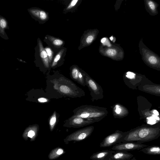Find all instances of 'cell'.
Returning a JSON list of instances; mask_svg holds the SVG:
<instances>
[{
  "instance_id": "cell-27",
  "label": "cell",
  "mask_w": 160,
  "mask_h": 160,
  "mask_svg": "<svg viewBox=\"0 0 160 160\" xmlns=\"http://www.w3.org/2000/svg\"><path fill=\"white\" fill-rule=\"evenodd\" d=\"M34 135V132L33 131L31 130L28 132V137L32 138Z\"/></svg>"
},
{
  "instance_id": "cell-24",
  "label": "cell",
  "mask_w": 160,
  "mask_h": 160,
  "mask_svg": "<svg viewBox=\"0 0 160 160\" xmlns=\"http://www.w3.org/2000/svg\"><path fill=\"white\" fill-rule=\"evenodd\" d=\"M78 1V0H73L71 1L67 8V9H69L74 7L77 3Z\"/></svg>"
},
{
  "instance_id": "cell-31",
  "label": "cell",
  "mask_w": 160,
  "mask_h": 160,
  "mask_svg": "<svg viewBox=\"0 0 160 160\" xmlns=\"http://www.w3.org/2000/svg\"><path fill=\"white\" fill-rule=\"evenodd\" d=\"M153 113L154 115L158 116L159 115V113L156 110H154L153 111Z\"/></svg>"
},
{
  "instance_id": "cell-32",
  "label": "cell",
  "mask_w": 160,
  "mask_h": 160,
  "mask_svg": "<svg viewBox=\"0 0 160 160\" xmlns=\"http://www.w3.org/2000/svg\"><path fill=\"white\" fill-rule=\"evenodd\" d=\"M138 160L135 157H133L131 160Z\"/></svg>"
},
{
  "instance_id": "cell-22",
  "label": "cell",
  "mask_w": 160,
  "mask_h": 160,
  "mask_svg": "<svg viewBox=\"0 0 160 160\" xmlns=\"http://www.w3.org/2000/svg\"><path fill=\"white\" fill-rule=\"evenodd\" d=\"M101 42L103 45L107 46L108 47H111L112 44L108 38H102L101 40Z\"/></svg>"
},
{
  "instance_id": "cell-14",
  "label": "cell",
  "mask_w": 160,
  "mask_h": 160,
  "mask_svg": "<svg viewBox=\"0 0 160 160\" xmlns=\"http://www.w3.org/2000/svg\"><path fill=\"white\" fill-rule=\"evenodd\" d=\"M38 43L40 56L45 66L48 67H49V62L47 54L43 48L42 42L39 39L38 40Z\"/></svg>"
},
{
  "instance_id": "cell-29",
  "label": "cell",
  "mask_w": 160,
  "mask_h": 160,
  "mask_svg": "<svg viewBox=\"0 0 160 160\" xmlns=\"http://www.w3.org/2000/svg\"><path fill=\"white\" fill-rule=\"evenodd\" d=\"M63 152V150L62 149H59L57 152V153L58 155H60Z\"/></svg>"
},
{
  "instance_id": "cell-10",
  "label": "cell",
  "mask_w": 160,
  "mask_h": 160,
  "mask_svg": "<svg viewBox=\"0 0 160 160\" xmlns=\"http://www.w3.org/2000/svg\"><path fill=\"white\" fill-rule=\"evenodd\" d=\"M111 108H112V115L115 118H122L128 114L127 109L120 103H116L111 106Z\"/></svg>"
},
{
  "instance_id": "cell-21",
  "label": "cell",
  "mask_w": 160,
  "mask_h": 160,
  "mask_svg": "<svg viewBox=\"0 0 160 160\" xmlns=\"http://www.w3.org/2000/svg\"><path fill=\"white\" fill-rule=\"evenodd\" d=\"M0 26L1 29L3 30L7 26V22L3 18H1L0 20Z\"/></svg>"
},
{
  "instance_id": "cell-1",
  "label": "cell",
  "mask_w": 160,
  "mask_h": 160,
  "mask_svg": "<svg viewBox=\"0 0 160 160\" xmlns=\"http://www.w3.org/2000/svg\"><path fill=\"white\" fill-rule=\"evenodd\" d=\"M160 136V128L143 127L125 132L121 142L142 143L156 139Z\"/></svg>"
},
{
  "instance_id": "cell-25",
  "label": "cell",
  "mask_w": 160,
  "mask_h": 160,
  "mask_svg": "<svg viewBox=\"0 0 160 160\" xmlns=\"http://www.w3.org/2000/svg\"><path fill=\"white\" fill-rule=\"evenodd\" d=\"M148 123L151 124H153L156 122L155 119L152 117H151L148 118Z\"/></svg>"
},
{
  "instance_id": "cell-26",
  "label": "cell",
  "mask_w": 160,
  "mask_h": 160,
  "mask_svg": "<svg viewBox=\"0 0 160 160\" xmlns=\"http://www.w3.org/2000/svg\"><path fill=\"white\" fill-rule=\"evenodd\" d=\"M56 121V118L55 116H53L51 118L50 121V124L51 125H53L55 123Z\"/></svg>"
},
{
  "instance_id": "cell-30",
  "label": "cell",
  "mask_w": 160,
  "mask_h": 160,
  "mask_svg": "<svg viewBox=\"0 0 160 160\" xmlns=\"http://www.w3.org/2000/svg\"><path fill=\"white\" fill-rule=\"evenodd\" d=\"M152 117L155 119L157 120H159V118L157 115H152Z\"/></svg>"
},
{
  "instance_id": "cell-9",
  "label": "cell",
  "mask_w": 160,
  "mask_h": 160,
  "mask_svg": "<svg viewBox=\"0 0 160 160\" xmlns=\"http://www.w3.org/2000/svg\"><path fill=\"white\" fill-rule=\"evenodd\" d=\"M98 122L96 120L84 118L73 115L69 119L68 124L71 127L79 128Z\"/></svg>"
},
{
  "instance_id": "cell-7",
  "label": "cell",
  "mask_w": 160,
  "mask_h": 160,
  "mask_svg": "<svg viewBox=\"0 0 160 160\" xmlns=\"http://www.w3.org/2000/svg\"><path fill=\"white\" fill-rule=\"evenodd\" d=\"M148 145L134 142H122L113 146L111 148L116 151L128 152V151L140 150L148 146Z\"/></svg>"
},
{
  "instance_id": "cell-2",
  "label": "cell",
  "mask_w": 160,
  "mask_h": 160,
  "mask_svg": "<svg viewBox=\"0 0 160 160\" xmlns=\"http://www.w3.org/2000/svg\"><path fill=\"white\" fill-rule=\"evenodd\" d=\"M74 116L82 118L100 121L108 113L107 108L98 106L84 105L76 108L73 111Z\"/></svg>"
},
{
  "instance_id": "cell-16",
  "label": "cell",
  "mask_w": 160,
  "mask_h": 160,
  "mask_svg": "<svg viewBox=\"0 0 160 160\" xmlns=\"http://www.w3.org/2000/svg\"><path fill=\"white\" fill-rule=\"evenodd\" d=\"M29 11L33 15L41 20H45L48 18V15L45 11L37 9H32Z\"/></svg>"
},
{
  "instance_id": "cell-20",
  "label": "cell",
  "mask_w": 160,
  "mask_h": 160,
  "mask_svg": "<svg viewBox=\"0 0 160 160\" xmlns=\"http://www.w3.org/2000/svg\"><path fill=\"white\" fill-rule=\"evenodd\" d=\"M117 53V51L113 48H109L106 51V54L110 57H113L116 55Z\"/></svg>"
},
{
  "instance_id": "cell-23",
  "label": "cell",
  "mask_w": 160,
  "mask_h": 160,
  "mask_svg": "<svg viewBox=\"0 0 160 160\" xmlns=\"http://www.w3.org/2000/svg\"><path fill=\"white\" fill-rule=\"evenodd\" d=\"M94 37L93 35L90 34L86 38L85 41L87 44L91 43L93 40Z\"/></svg>"
},
{
  "instance_id": "cell-33",
  "label": "cell",
  "mask_w": 160,
  "mask_h": 160,
  "mask_svg": "<svg viewBox=\"0 0 160 160\" xmlns=\"http://www.w3.org/2000/svg\"><path fill=\"white\" fill-rule=\"evenodd\" d=\"M159 92H160V89H159Z\"/></svg>"
},
{
  "instance_id": "cell-5",
  "label": "cell",
  "mask_w": 160,
  "mask_h": 160,
  "mask_svg": "<svg viewBox=\"0 0 160 160\" xmlns=\"http://www.w3.org/2000/svg\"><path fill=\"white\" fill-rule=\"evenodd\" d=\"M125 133V132L117 130L114 132L106 137L100 143V147H108L121 143Z\"/></svg>"
},
{
  "instance_id": "cell-3",
  "label": "cell",
  "mask_w": 160,
  "mask_h": 160,
  "mask_svg": "<svg viewBox=\"0 0 160 160\" xmlns=\"http://www.w3.org/2000/svg\"><path fill=\"white\" fill-rule=\"evenodd\" d=\"M138 47L144 62L150 67L160 69V57L144 43L142 38L139 40Z\"/></svg>"
},
{
  "instance_id": "cell-6",
  "label": "cell",
  "mask_w": 160,
  "mask_h": 160,
  "mask_svg": "<svg viewBox=\"0 0 160 160\" xmlns=\"http://www.w3.org/2000/svg\"><path fill=\"white\" fill-rule=\"evenodd\" d=\"M94 128L91 126L78 130L68 137L67 141L80 142L84 140L91 135Z\"/></svg>"
},
{
  "instance_id": "cell-4",
  "label": "cell",
  "mask_w": 160,
  "mask_h": 160,
  "mask_svg": "<svg viewBox=\"0 0 160 160\" xmlns=\"http://www.w3.org/2000/svg\"><path fill=\"white\" fill-rule=\"evenodd\" d=\"M86 86L90 92L91 99L92 102L103 98V90L101 87L94 79L86 73Z\"/></svg>"
},
{
  "instance_id": "cell-8",
  "label": "cell",
  "mask_w": 160,
  "mask_h": 160,
  "mask_svg": "<svg viewBox=\"0 0 160 160\" xmlns=\"http://www.w3.org/2000/svg\"><path fill=\"white\" fill-rule=\"evenodd\" d=\"M86 73L78 66H74L71 68L70 74L72 79L81 85L85 87L86 86Z\"/></svg>"
},
{
  "instance_id": "cell-13",
  "label": "cell",
  "mask_w": 160,
  "mask_h": 160,
  "mask_svg": "<svg viewBox=\"0 0 160 160\" xmlns=\"http://www.w3.org/2000/svg\"><path fill=\"white\" fill-rule=\"evenodd\" d=\"M133 155L128 152L116 151L113 153L109 160H129Z\"/></svg>"
},
{
  "instance_id": "cell-12",
  "label": "cell",
  "mask_w": 160,
  "mask_h": 160,
  "mask_svg": "<svg viewBox=\"0 0 160 160\" xmlns=\"http://www.w3.org/2000/svg\"><path fill=\"white\" fill-rule=\"evenodd\" d=\"M144 1L146 10L150 15L155 16L158 14V3L152 0H144Z\"/></svg>"
},
{
  "instance_id": "cell-11",
  "label": "cell",
  "mask_w": 160,
  "mask_h": 160,
  "mask_svg": "<svg viewBox=\"0 0 160 160\" xmlns=\"http://www.w3.org/2000/svg\"><path fill=\"white\" fill-rule=\"evenodd\" d=\"M115 152L108 150L93 153L90 156V159L92 160H109Z\"/></svg>"
},
{
  "instance_id": "cell-18",
  "label": "cell",
  "mask_w": 160,
  "mask_h": 160,
  "mask_svg": "<svg viewBox=\"0 0 160 160\" xmlns=\"http://www.w3.org/2000/svg\"><path fill=\"white\" fill-rule=\"evenodd\" d=\"M64 50L63 49H61L56 55L54 58L52 65V67L55 66L57 64L58 62L59 61L61 58L63 52Z\"/></svg>"
},
{
  "instance_id": "cell-17",
  "label": "cell",
  "mask_w": 160,
  "mask_h": 160,
  "mask_svg": "<svg viewBox=\"0 0 160 160\" xmlns=\"http://www.w3.org/2000/svg\"><path fill=\"white\" fill-rule=\"evenodd\" d=\"M48 38L52 44L56 47H60L63 44V41L61 39L51 36H48Z\"/></svg>"
},
{
  "instance_id": "cell-15",
  "label": "cell",
  "mask_w": 160,
  "mask_h": 160,
  "mask_svg": "<svg viewBox=\"0 0 160 160\" xmlns=\"http://www.w3.org/2000/svg\"><path fill=\"white\" fill-rule=\"evenodd\" d=\"M140 151L149 155H160V147L156 145L148 146L141 149Z\"/></svg>"
},
{
  "instance_id": "cell-28",
  "label": "cell",
  "mask_w": 160,
  "mask_h": 160,
  "mask_svg": "<svg viewBox=\"0 0 160 160\" xmlns=\"http://www.w3.org/2000/svg\"><path fill=\"white\" fill-rule=\"evenodd\" d=\"M38 100L39 102H44L47 101V100L46 98H39Z\"/></svg>"
},
{
  "instance_id": "cell-19",
  "label": "cell",
  "mask_w": 160,
  "mask_h": 160,
  "mask_svg": "<svg viewBox=\"0 0 160 160\" xmlns=\"http://www.w3.org/2000/svg\"><path fill=\"white\" fill-rule=\"evenodd\" d=\"M45 49L47 54L48 62L49 63H50L53 58V52L51 49L48 47L46 48Z\"/></svg>"
}]
</instances>
